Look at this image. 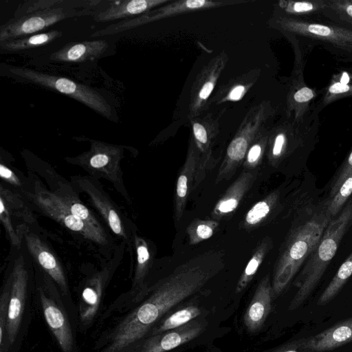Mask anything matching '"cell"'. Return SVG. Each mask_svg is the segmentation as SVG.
Masks as SVG:
<instances>
[{"label":"cell","instance_id":"d590c367","mask_svg":"<svg viewBox=\"0 0 352 352\" xmlns=\"http://www.w3.org/2000/svg\"><path fill=\"white\" fill-rule=\"evenodd\" d=\"M0 176L2 179L12 186L16 187L22 186L21 182L17 175L3 163L0 165Z\"/></svg>","mask_w":352,"mask_h":352},{"label":"cell","instance_id":"60d3db41","mask_svg":"<svg viewBox=\"0 0 352 352\" xmlns=\"http://www.w3.org/2000/svg\"><path fill=\"white\" fill-rule=\"evenodd\" d=\"M214 88V84L212 82H208L201 88L199 91V98L206 100L208 98Z\"/></svg>","mask_w":352,"mask_h":352},{"label":"cell","instance_id":"f35d334b","mask_svg":"<svg viewBox=\"0 0 352 352\" xmlns=\"http://www.w3.org/2000/svg\"><path fill=\"white\" fill-rule=\"evenodd\" d=\"M266 352H303L298 343V340L285 344L279 347L271 349Z\"/></svg>","mask_w":352,"mask_h":352},{"label":"cell","instance_id":"30bf717a","mask_svg":"<svg viewBox=\"0 0 352 352\" xmlns=\"http://www.w3.org/2000/svg\"><path fill=\"white\" fill-rule=\"evenodd\" d=\"M115 269L114 264H109L89 276L80 285L76 303L79 333H86L99 319L105 292Z\"/></svg>","mask_w":352,"mask_h":352},{"label":"cell","instance_id":"83f0119b","mask_svg":"<svg viewBox=\"0 0 352 352\" xmlns=\"http://www.w3.org/2000/svg\"><path fill=\"white\" fill-rule=\"evenodd\" d=\"M280 7L284 12L294 16H322L327 8V0L281 1Z\"/></svg>","mask_w":352,"mask_h":352},{"label":"cell","instance_id":"8fae6325","mask_svg":"<svg viewBox=\"0 0 352 352\" xmlns=\"http://www.w3.org/2000/svg\"><path fill=\"white\" fill-rule=\"evenodd\" d=\"M280 28L287 32L328 44L352 54V29L336 23H322L292 17H282Z\"/></svg>","mask_w":352,"mask_h":352},{"label":"cell","instance_id":"ffe728a7","mask_svg":"<svg viewBox=\"0 0 352 352\" xmlns=\"http://www.w3.org/2000/svg\"><path fill=\"white\" fill-rule=\"evenodd\" d=\"M255 179V174L243 173L216 204L212 214L222 217L234 212Z\"/></svg>","mask_w":352,"mask_h":352},{"label":"cell","instance_id":"44dd1931","mask_svg":"<svg viewBox=\"0 0 352 352\" xmlns=\"http://www.w3.org/2000/svg\"><path fill=\"white\" fill-rule=\"evenodd\" d=\"M197 164V157L193 152H190L176 183L174 207V217L176 221H179L183 215L188 193H190V184L193 180L195 182L198 167Z\"/></svg>","mask_w":352,"mask_h":352},{"label":"cell","instance_id":"ab89813d","mask_svg":"<svg viewBox=\"0 0 352 352\" xmlns=\"http://www.w3.org/2000/svg\"><path fill=\"white\" fill-rule=\"evenodd\" d=\"M245 91V87L243 85H238L234 87L229 94V99L231 100H238L243 96Z\"/></svg>","mask_w":352,"mask_h":352},{"label":"cell","instance_id":"d6a6232c","mask_svg":"<svg viewBox=\"0 0 352 352\" xmlns=\"http://www.w3.org/2000/svg\"><path fill=\"white\" fill-rule=\"evenodd\" d=\"M218 223L212 221H197L188 228V233L191 244H196L201 241L210 238Z\"/></svg>","mask_w":352,"mask_h":352},{"label":"cell","instance_id":"9a60e30c","mask_svg":"<svg viewBox=\"0 0 352 352\" xmlns=\"http://www.w3.org/2000/svg\"><path fill=\"white\" fill-rule=\"evenodd\" d=\"M352 342V317L309 338L298 340L303 352H325Z\"/></svg>","mask_w":352,"mask_h":352},{"label":"cell","instance_id":"f1b7e54d","mask_svg":"<svg viewBox=\"0 0 352 352\" xmlns=\"http://www.w3.org/2000/svg\"><path fill=\"white\" fill-rule=\"evenodd\" d=\"M316 92L303 82L298 83L291 95V109L295 111L296 119H302L309 109Z\"/></svg>","mask_w":352,"mask_h":352},{"label":"cell","instance_id":"7c38bea8","mask_svg":"<svg viewBox=\"0 0 352 352\" xmlns=\"http://www.w3.org/2000/svg\"><path fill=\"white\" fill-rule=\"evenodd\" d=\"M17 232L19 236L24 240L29 252L38 263L43 272L56 285L69 311L78 322L76 304L72 298L66 274L58 260L44 241L29 230L28 225L19 226Z\"/></svg>","mask_w":352,"mask_h":352},{"label":"cell","instance_id":"e575fe53","mask_svg":"<svg viewBox=\"0 0 352 352\" xmlns=\"http://www.w3.org/2000/svg\"><path fill=\"white\" fill-rule=\"evenodd\" d=\"M352 171V149L340 168L338 170L331 183L330 190L336 188L339 184Z\"/></svg>","mask_w":352,"mask_h":352},{"label":"cell","instance_id":"8992f818","mask_svg":"<svg viewBox=\"0 0 352 352\" xmlns=\"http://www.w3.org/2000/svg\"><path fill=\"white\" fill-rule=\"evenodd\" d=\"M100 2L97 0H69L63 6L11 19L0 26V42L36 33L66 19L94 16L98 14L94 8Z\"/></svg>","mask_w":352,"mask_h":352},{"label":"cell","instance_id":"d4e9b609","mask_svg":"<svg viewBox=\"0 0 352 352\" xmlns=\"http://www.w3.org/2000/svg\"><path fill=\"white\" fill-rule=\"evenodd\" d=\"M272 247V240L268 237L264 239L257 246L237 282L236 294L243 292L252 281L260 265Z\"/></svg>","mask_w":352,"mask_h":352},{"label":"cell","instance_id":"5b68a950","mask_svg":"<svg viewBox=\"0 0 352 352\" xmlns=\"http://www.w3.org/2000/svg\"><path fill=\"white\" fill-rule=\"evenodd\" d=\"M34 299L60 352H78V322L59 289L45 274L34 283Z\"/></svg>","mask_w":352,"mask_h":352},{"label":"cell","instance_id":"2e32d148","mask_svg":"<svg viewBox=\"0 0 352 352\" xmlns=\"http://www.w3.org/2000/svg\"><path fill=\"white\" fill-rule=\"evenodd\" d=\"M273 299L272 283L267 274L259 282L243 315V324L250 333L261 329L270 314Z\"/></svg>","mask_w":352,"mask_h":352},{"label":"cell","instance_id":"4316f807","mask_svg":"<svg viewBox=\"0 0 352 352\" xmlns=\"http://www.w3.org/2000/svg\"><path fill=\"white\" fill-rule=\"evenodd\" d=\"M322 16L333 23L352 29V0H327Z\"/></svg>","mask_w":352,"mask_h":352},{"label":"cell","instance_id":"74e56055","mask_svg":"<svg viewBox=\"0 0 352 352\" xmlns=\"http://www.w3.org/2000/svg\"><path fill=\"white\" fill-rule=\"evenodd\" d=\"M192 129L197 141L201 144H206L208 142V134L204 126L195 122L193 124Z\"/></svg>","mask_w":352,"mask_h":352},{"label":"cell","instance_id":"6da1fadb","mask_svg":"<svg viewBox=\"0 0 352 352\" xmlns=\"http://www.w3.org/2000/svg\"><path fill=\"white\" fill-rule=\"evenodd\" d=\"M223 258L221 252L208 251L150 285L146 296L116 320L114 332L117 338L128 347L138 344L165 314L200 292L223 270Z\"/></svg>","mask_w":352,"mask_h":352},{"label":"cell","instance_id":"9c48e42d","mask_svg":"<svg viewBox=\"0 0 352 352\" xmlns=\"http://www.w3.org/2000/svg\"><path fill=\"white\" fill-rule=\"evenodd\" d=\"M23 193L41 212L70 231L98 245L109 243L107 236L101 234L74 216L56 195L47 189L40 181L34 180L32 188L23 190Z\"/></svg>","mask_w":352,"mask_h":352},{"label":"cell","instance_id":"ba28073f","mask_svg":"<svg viewBox=\"0 0 352 352\" xmlns=\"http://www.w3.org/2000/svg\"><path fill=\"white\" fill-rule=\"evenodd\" d=\"M12 74L34 85L66 95L74 99L103 117L110 119L111 108L105 98L95 89L69 78L43 73L35 69L10 65Z\"/></svg>","mask_w":352,"mask_h":352},{"label":"cell","instance_id":"603a6c76","mask_svg":"<svg viewBox=\"0 0 352 352\" xmlns=\"http://www.w3.org/2000/svg\"><path fill=\"white\" fill-rule=\"evenodd\" d=\"M63 32L58 30H50L47 32L34 34L0 42L1 52H14L47 45L60 38Z\"/></svg>","mask_w":352,"mask_h":352},{"label":"cell","instance_id":"52a82bcc","mask_svg":"<svg viewBox=\"0 0 352 352\" xmlns=\"http://www.w3.org/2000/svg\"><path fill=\"white\" fill-rule=\"evenodd\" d=\"M90 143L89 151L74 157H67L66 160L80 166L96 179L103 178L110 182L129 203L131 199L123 182L121 169L123 147L94 140Z\"/></svg>","mask_w":352,"mask_h":352},{"label":"cell","instance_id":"3957f363","mask_svg":"<svg viewBox=\"0 0 352 352\" xmlns=\"http://www.w3.org/2000/svg\"><path fill=\"white\" fill-rule=\"evenodd\" d=\"M351 226L352 197L340 213L331 219L295 278L294 285L297 292L289 305V311L299 308L314 292Z\"/></svg>","mask_w":352,"mask_h":352},{"label":"cell","instance_id":"836d02e7","mask_svg":"<svg viewBox=\"0 0 352 352\" xmlns=\"http://www.w3.org/2000/svg\"><path fill=\"white\" fill-rule=\"evenodd\" d=\"M0 220L13 246L20 248L22 239L19 236L16 228L13 225L12 217H10L5 203L0 199Z\"/></svg>","mask_w":352,"mask_h":352},{"label":"cell","instance_id":"ac0fdd59","mask_svg":"<svg viewBox=\"0 0 352 352\" xmlns=\"http://www.w3.org/2000/svg\"><path fill=\"white\" fill-rule=\"evenodd\" d=\"M107 48L104 40L72 42L51 54L50 58L57 62L80 63L98 58Z\"/></svg>","mask_w":352,"mask_h":352},{"label":"cell","instance_id":"4dcf8cb0","mask_svg":"<svg viewBox=\"0 0 352 352\" xmlns=\"http://www.w3.org/2000/svg\"><path fill=\"white\" fill-rule=\"evenodd\" d=\"M350 96H352V84L332 79L325 89L320 105L322 108L333 101Z\"/></svg>","mask_w":352,"mask_h":352},{"label":"cell","instance_id":"cb8c5ba5","mask_svg":"<svg viewBox=\"0 0 352 352\" xmlns=\"http://www.w3.org/2000/svg\"><path fill=\"white\" fill-rule=\"evenodd\" d=\"M352 276V251L341 264L337 272L321 294L318 300V305H325L331 302L340 292Z\"/></svg>","mask_w":352,"mask_h":352},{"label":"cell","instance_id":"8d00e7d4","mask_svg":"<svg viewBox=\"0 0 352 352\" xmlns=\"http://www.w3.org/2000/svg\"><path fill=\"white\" fill-rule=\"evenodd\" d=\"M262 146L259 144L253 145L249 150L247 155V163L249 166L256 164L261 157Z\"/></svg>","mask_w":352,"mask_h":352},{"label":"cell","instance_id":"484cf974","mask_svg":"<svg viewBox=\"0 0 352 352\" xmlns=\"http://www.w3.org/2000/svg\"><path fill=\"white\" fill-rule=\"evenodd\" d=\"M352 196V171L334 189L329 190L327 197V208L331 216L336 217Z\"/></svg>","mask_w":352,"mask_h":352},{"label":"cell","instance_id":"4fadbf2b","mask_svg":"<svg viewBox=\"0 0 352 352\" xmlns=\"http://www.w3.org/2000/svg\"><path fill=\"white\" fill-rule=\"evenodd\" d=\"M72 182L78 190L87 195L111 231L129 243L130 234L121 212L98 181L90 176H74Z\"/></svg>","mask_w":352,"mask_h":352},{"label":"cell","instance_id":"5bb4252c","mask_svg":"<svg viewBox=\"0 0 352 352\" xmlns=\"http://www.w3.org/2000/svg\"><path fill=\"white\" fill-rule=\"evenodd\" d=\"M206 325L204 319H195L177 329L144 338L131 352L170 351L199 336Z\"/></svg>","mask_w":352,"mask_h":352},{"label":"cell","instance_id":"7a4b0ae2","mask_svg":"<svg viewBox=\"0 0 352 352\" xmlns=\"http://www.w3.org/2000/svg\"><path fill=\"white\" fill-rule=\"evenodd\" d=\"M332 218L327 198L318 202L305 198L300 202L275 265L272 283L274 299L284 292L304 265Z\"/></svg>","mask_w":352,"mask_h":352},{"label":"cell","instance_id":"f546056e","mask_svg":"<svg viewBox=\"0 0 352 352\" xmlns=\"http://www.w3.org/2000/svg\"><path fill=\"white\" fill-rule=\"evenodd\" d=\"M279 199L278 192H274L266 199L259 201L248 212L245 217V224L254 226L264 219L276 205Z\"/></svg>","mask_w":352,"mask_h":352},{"label":"cell","instance_id":"7402d4cb","mask_svg":"<svg viewBox=\"0 0 352 352\" xmlns=\"http://www.w3.org/2000/svg\"><path fill=\"white\" fill-rule=\"evenodd\" d=\"M203 311V309L195 304H187L178 308H175L165 314L156 323L147 337L157 335L185 325L195 319L201 318Z\"/></svg>","mask_w":352,"mask_h":352},{"label":"cell","instance_id":"277c9868","mask_svg":"<svg viewBox=\"0 0 352 352\" xmlns=\"http://www.w3.org/2000/svg\"><path fill=\"white\" fill-rule=\"evenodd\" d=\"M10 275L11 289L6 336L0 352H19L33 319L30 274L23 255L15 259Z\"/></svg>","mask_w":352,"mask_h":352},{"label":"cell","instance_id":"e0dca14e","mask_svg":"<svg viewBox=\"0 0 352 352\" xmlns=\"http://www.w3.org/2000/svg\"><path fill=\"white\" fill-rule=\"evenodd\" d=\"M166 2L164 0H122L111 1L103 11L94 16L97 22L127 20L144 14L152 8Z\"/></svg>","mask_w":352,"mask_h":352},{"label":"cell","instance_id":"d6986e66","mask_svg":"<svg viewBox=\"0 0 352 352\" xmlns=\"http://www.w3.org/2000/svg\"><path fill=\"white\" fill-rule=\"evenodd\" d=\"M52 191L74 216L101 234L107 236L98 220L78 199L74 189L69 184L60 182L56 189Z\"/></svg>","mask_w":352,"mask_h":352},{"label":"cell","instance_id":"1f68e13d","mask_svg":"<svg viewBox=\"0 0 352 352\" xmlns=\"http://www.w3.org/2000/svg\"><path fill=\"white\" fill-rule=\"evenodd\" d=\"M69 0H31L25 1L21 3L16 9L14 17L17 18L33 12L63 6L67 3Z\"/></svg>","mask_w":352,"mask_h":352}]
</instances>
